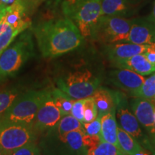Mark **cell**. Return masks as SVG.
Wrapping results in <instances>:
<instances>
[{"label": "cell", "instance_id": "6da1fadb", "mask_svg": "<svg viewBox=\"0 0 155 155\" xmlns=\"http://www.w3.org/2000/svg\"><path fill=\"white\" fill-rule=\"evenodd\" d=\"M33 32L44 58H55L72 51L80 46L83 38L78 27L67 17L39 23Z\"/></svg>", "mask_w": 155, "mask_h": 155}, {"label": "cell", "instance_id": "7a4b0ae2", "mask_svg": "<svg viewBox=\"0 0 155 155\" xmlns=\"http://www.w3.org/2000/svg\"><path fill=\"white\" fill-rule=\"evenodd\" d=\"M62 9L65 17L78 27L83 38L94 35L102 16L101 0H65Z\"/></svg>", "mask_w": 155, "mask_h": 155}, {"label": "cell", "instance_id": "3957f363", "mask_svg": "<svg viewBox=\"0 0 155 155\" xmlns=\"http://www.w3.org/2000/svg\"><path fill=\"white\" fill-rule=\"evenodd\" d=\"M48 91H30L21 94L3 114L0 121L32 128L37 113Z\"/></svg>", "mask_w": 155, "mask_h": 155}, {"label": "cell", "instance_id": "277c9868", "mask_svg": "<svg viewBox=\"0 0 155 155\" xmlns=\"http://www.w3.org/2000/svg\"><path fill=\"white\" fill-rule=\"evenodd\" d=\"M32 53L33 43L28 34H24L9 45L0 55V80L16 73Z\"/></svg>", "mask_w": 155, "mask_h": 155}, {"label": "cell", "instance_id": "5b68a950", "mask_svg": "<svg viewBox=\"0 0 155 155\" xmlns=\"http://www.w3.org/2000/svg\"><path fill=\"white\" fill-rule=\"evenodd\" d=\"M100 81L88 70L69 73L58 81V88L73 100L85 99L92 96L98 89Z\"/></svg>", "mask_w": 155, "mask_h": 155}, {"label": "cell", "instance_id": "8992f818", "mask_svg": "<svg viewBox=\"0 0 155 155\" xmlns=\"http://www.w3.org/2000/svg\"><path fill=\"white\" fill-rule=\"evenodd\" d=\"M84 129L49 137L42 145V155H86L83 143Z\"/></svg>", "mask_w": 155, "mask_h": 155}, {"label": "cell", "instance_id": "52a82bcc", "mask_svg": "<svg viewBox=\"0 0 155 155\" xmlns=\"http://www.w3.org/2000/svg\"><path fill=\"white\" fill-rule=\"evenodd\" d=\"M36 131L32 128L0 121V145L5 155L36 141Z\"/></svg>", "mask_w": 155, "mask_h": 155}, {"label": "cell", "instance_id": "ba28073f", "mask_svg": "<svg viewBox=\"0 0 155 155\" xmlns=\"http://www.w3.org/2000/svg\"><path fill=\"white\" fill-rule=\"evenodd\" d=\"M132 24V19L121 17L102 15L94 35L101 41L108 44L127 42Z\"/></svg>", "mask_w": 155, "mask_h": 155}, {"label": "cell", "instance_id": "9c48e42d", "mask_svg": "<svg viewBox=\"0 0 155 155\" xmlns=\"http://www.w3.org/2000/svg\"><path fill=\"white\" fill-rule=\"evenodd\" d=\"M61 117V112L53 101L51 91H48L37 113L33 126L34 130L38 132L50 131L57 126Z\"/></svg>", "mask_w": 155, "mask_h": 155}, {"label": "cell", "instance_id": "30bf717a", "mask_svg": "<svg viewBox=\"0 0 155 155\" xmlns=\"http://www.w3.org/2000/svg\"><path fill=\"white\" fill-rule=\"evenodd\" d=\"M127 42L138 45L155 43V22L150 16L132 19Z\"/></svg>", "mask_w": 155, "mask_h": 155}, {"label": "cell", "instance_id": "8fae6325", "mask_svg": "<svg viewBox=\"0 0 155 155\" xmlns=\"http://www.w3.org/2000/svg\"><path fill=\"white\" fill-rule=\"evenodd\" d=\"M111 79L115 86L131 93L132 96H134L146 80L144 75L127 68H119L112 71Z\"/></svg>", "mask_w": 155, "mask_h": 155}, {"label": "cell", "instance_id": "7c38bea8", "mask_svg": "<svg viewBox=\"0 0 155 155\" xmlns=\"http://www.w3.org/2000/svg\"><path fill=\"white\" fill-rule=\"evenodd\" d=\"M148 45L134 43H116L108 45L107 53L110 60L114 63L129 59L139 54H143L147 50Z\"/></svg>", "mask_w": 155, "mask_h": 155}, {"label": "cell", "instance_id": "4fadbf2b", "mask_svg": "<svg viewBox=\"0 0 155 155\" xmlns=\"http://www.w3.org/2000/svg\"><path fill=\"white\" fill-rule=\"evenodd\" d=\"M131 107L136 118L151 132L154 124V106L152 100L150 101L136 97L131 101Z\"/></svg>", "mask_w": 155, "mask_h": 155}, {"label": "cell", "instance_id": "5bb4252c", "mask_svg": "<svg viewBox=\"0 0 155 155\" xmlns=\"http://www.w3.org/2000/svg\"><path fill=\"white\" fill-rule=\"evenodd\" d=\"M136 6L129 0H101L102 15L127 17L134 13Z\"/></svg>", "mask_w": 155, "mask_h": 155}, {"label": "cell", "instance_id": "9a60e30c", "mask_svg": "<svg viewBox=\"0 0 155 155\" xmlns=\"http://www.w3.org/2000/svg\"><path fill=\"white\" fill-rule=\"evenodd\" d=\"M114 64L119 68L129 69L141 75H147L155 72V65L151 63L144 54L136 55Z\"/></svg>", "mask_w": 155, "mask_h": 155}, {"label": "cell", "instance_id": "2e32d148", "mask_svg": "<svg viewBox=\"0 0 155 155\" xmlns=\"http://www.w3.org/2000/svg\"><path fill=\"white\" fill-rule=\"evenodd\" d=\"M30 19L17 26L9 25L3 20L0 24V55L4 50L14 41L15 38L30 28Z\"/></svg>", "mask_w": 155, "mask_h": 155}, {"label": "cell", "instance_id": "e0dca14e", "mask_svg": "<svg viewBox=\"0 0 155 155\" xmlns=\"http://www.w3.org/2000/svg\"><path fill=\"white\" fill-rule=\"evenodd\" d=\"M101 129L99 136L101 141L111 143L121 150L117 137L118 127L115 119V111L102 116L101 117Z\"/></svg>", "mask_w": 155, "mask_h": 155}, {"label": "cell", "instance_id": "ac0fdd59", "mask_svg": "<svg viewBox=\"0 0 155 155\" xmlns=\"http://www.w3.org/2000/svg\"><path fill=\"white\" fill-rule=\"evenodd\" d=\"M117 116L122 129L127 131L134 138L139 139L142 137V131L137 118L127 108L119 107L117 110Z\"/></svg>", "mask_w": 155, "mask_h": 155}, {"label": "cell", "instance_id": "d6986e66", "mask_svg": "<svg viewBox=\"0 0 155 155\" xmlns=\"http://www.w3.org/2000/svg\"><path fill=\"white\" fill-rule=\"evenodd\" d=\"M96 104L98 116L101 118L104 114L115 111V101L111 94L105 89H98L92 96Z\"/></svg>", "mask_w": 155, "mask_h": 155}, {"label": "cell", "instance_id": "ffe728a7", "mask_svg": "<svg viewBox=\"0 0 155 155\" xmlns=\"http://www.w3.org/2000/svg\"><path fill=\"white\" fill-rule=\"evenodd\" d=\"M117 137L120 148L126 154L134 155L143 150L136 139L120 127H117Z\"/></svg>", "mask_w": 155, "mask_h": 155}, {"label": "cell", "instance_id": "44dd1931", "mask_svg": "<svg viewBox=\"0 0 155 155\" xmlns=\"http://www.w3.org/2000/svg\"><path fill=\"white\" fill-rule=\"evenodd\" d=\"M51 96L56 106L61 111L62 116L71 114L73 104L75 100L70 98L59 88L55 89L51 91Z\"/></svg>", "mask_w": 155, "mask_h": 155}, {"label": "cell", "instance_id": "7402d4cb", "mask_svg": "<svg viewBox=\"0 0 155 155\" xmlns=\"http://www.w3.org/2000/svg\"><path fill=\"white\" fill-rule=\"evenodd\" d=\"M56 127L58 135H63L71 131L83 129L82 122L78 120L71 114L63 116Z\"/></svg>", "mask_w": 155, "mask_h": 155}, {"label": "cell", "instance_id": "603a6c76", "mask_svg": "<svg viewBox=\"0 0 155 155\" xmlns=\"http://www.w3.org/2000/svg\"><path fill=\"white\" fill-rule=\"evenodd\" d=\"M86 155H127L111 143L101 141L96 146L86 149Z\"/></svg>", "mask_w": 155, "mask_h": 155}, {"label": "cell", "instance_id": "cb8c5ba5", "mask_svg": "<svg viewBox=\"0 0 155 155\" xmlns=\"http://www.w3.org/2000/svg\"><path fill=\"white\" fill-rule=\"evenodd\" d=\"M20 94L17 88L0 91V114H3Z\"/></svg>", "mask_w": 155, "mask_h": 155}, {"label": "cell", "instance_id": "d4e9b609", "mask_svg": "<svg viewBox=\"0 0 155 155\" xmlns=\"http://www.w3.org/2000/svg\"><path fill=\"white\" fill-rule=\"evenodd\" d=\"M134 96L147 100L155 98V74L145 80L140 89Z\"/></svg>", "mask_w": 155, "mask_h": 155}, {"label": "cell", "instance_id": "484cf974", "mask_svg": "<svg viewBox=\"0 0 155 155\" xmlns=\"http://www.w3.org/2000/svg\"><path fill=\"white\" fill-rule=\"evenodd\" d=\"M83 113H84V118H83V123H90L94 121L98 116V111L92 96L84 99Z\"/></svg>", "mask_w": 155, "mask_h": 155}, {"label": "cell", "instance_id": "4316f807", "mask_svg": "<svg viewBox=\"0 0 155 155\" xmlns=\"http://www.w3.org/2000/svg\"><path fill=\"white\" fill-rule=\"evenodd\" d=\"M10 155H42V152L41 149L34 141L15 150Z\"/></svg>", "mask_w": 155, "mask_h": 155}, {"label": "cell", "instance_id": "83f0119b", "mask_svg": "<svg viewBox=\"0 0 155 155\" xmlns=\"http://www.w3.org/2000/svg\"><path fill=\"white\" fill-rule=\"evenodd\" d=\"M85 132L89 135H99L101 129V118L97 117L94 121L90 123H83Z\"/></svg>", "mask_w": 155, "mask_h": 155}, {"label": "cell", "instance_id": "f1b7e54d", "mask_svg": "<svg viewBox=\"0 0 155 155\" xmlns=\"http://www.w3.org/2000/svg\"><path fill=\"white\" fill-rule=\"evenodd\" d=\"M83 103L84 99L75 100L73 103L71 114L81 122H83L84 113H83Z\"/></svg>", "mask_w": 155, "mask_h": 155}, {"label": "cell", "instance_id": "f546056e", "mask_svg": "<svg viewBox=\"0 0 155 155\" xmlns=\"http://www.w3.org/2000/svg\"><path fill=\"white\" fill-rule=\"evenodd\" d=\"M101 141L99 135H89L85 134L83 137V143L86 149L96 146Z\"/></svg>", "mask_w": 155, "mask_h": 155}, {"label": "cell", "instance_id": "4dcf8cb0", "mask_svg": "<svg viewBox=\"0 0 155 155\" xmlns=\"http://www.w3.org/2000/svg\"><path fill=\"white\" fill-rule=\"evenodd\" d=\"M143 54L151 63L155 65V43L148 45L147 50Z\"/></svg>", "mask_w": 155, "mask_h": 155}, {"label": "cell", "instance_id": "1f68e13d", "mask_svg": "<svg viewBox=\"0 0 155 155\" xmlns=\"http://www.w3.org/2000/svg\"><path fill=\"white\" fill-rule=\"evenodd\" d=\"M10 6L4 5V4L0 2V24L5 18V16L8 12Z\"/></svg>", "mask_w": 155, "mask_h": 155}, {"label": "cell", "instance_id": "d6a6232c", "mask_svg": "<svg viewBox=\"0 0 155 155\" xmlns=\"http://www.w3.org/2000/svg\"><path fill=\"white\" fill-rule=\"evenodd\" d=\"M15 1H16V0H0V2L4 4V5L10 6L12 5Z\"/></svg>", "mask_w": 155, "mask_h": 155}, {"label": "cell", "instance_id": "836d02e7", "mask_svg": "<svg viewBox=\"0 0 155 155\" xmlns=\"http://www.w3.org/2000/svg\"><path fill=\"white\" fill-rule=\"evenodd\" d=\"M150 17L155 22V2L154 4V5H153L152 13H151V15H150Z\"/></svg>", "mask_w": 155, "mask_h": 155}, {"label": "cell", "instance_id": "e575fe53", "mask_svg": "<svg viewBox=\"0 0 155 155\" xmlns=\"http://www.w3.org/2000/svg\"><path fill=\"white\" fill-rule=\"evenodd\" d=\"M153 103H154V128H153V129L151 131V133L152 134H155V101L152 100Z\"/></svg>", "mask_w": 155, "mask_h": 155}, {"label": "cell", "instance_id": "d590c367", "mask_svg": "<svg viewBox=\"0 0 155 155\" xmlns=\"http://www.w3.org/2000/svg\"><path fill=\"white\" fill-rule=\"evenodd\" d=\"M134 155H150L148 154V153L147 152H144V151H141V152H137V154H135Z\"/></svg>", "mask_w": 155, "mask_h": 155}, {"label": "cell", "instance_id": "8d00e7d4", "mask_svg": "<svg viewBox=\"0 0 155 155\" xmlns=\"http://www.w3.org/2000/svg\"><path fill=\"white\" fill-rule=\"evenodd\" d=\"M129 2H132L134 4H136V5H137L139 2H140L141 1H142V0H129Z\"/></svg>", "mask_w": 155, "mask_h": 155}, {"label": "cell", "instance_id": "74e56055", "mask_svg": "<svg viewBox=\"0 0 155 155\" xmlns=\"http://www.w3.org/2000/svg\"><path fill=\"white\" fill-rule=\"evenodd\" d=\"M0 155H5L2 149V147H1V145H0Z\"/></svg>", "mask_w": 155, "mask_h": 155}]
</instances>
